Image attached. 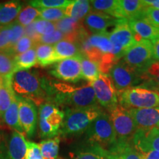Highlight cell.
Returning a JSON list of instances; mask_svg holds the SVG:
<instances>
[{
  "label": "cell",
  "mask_w": 159,
  "mask_h": 159,
  "mask_svg": "<svg viewBox=\"0 0 159 159\" xmlns=\"http://www.w3.org/2000/svg\"><path fill=\"white\" fill-rule=\"evenodd\" d=\"M130 114L137 129L148 130L159 126V108L132 109Z\"/></svg>",
  "instance_id": "cell-17"
},
{
  "label": "cell",
  "mask_w": 159,
  "mask_h": 159,
  "mask_svg": "<svg viewBox=\"0 0 159 159\" xmlns=\"http://www.w3.org/2000/svg\"><path fill=\"white\" fill-rule=\"evenodd\" d=\"M39 18L55 23L65 16L64 8H48L39 10Z\"/></svg>",
  "instance_id": "cell-39"
},
{
  "label": "cell",
  "mask_w": 159,
  "mask_h": 159,
  "mask_svg": "<svg viewBox=\"0 0 159 159\" xmlns=\"http://www.w3.org/2000/svg\"><path fill=\"white\" fill-rule=\"evenodd\" d=\"M14 72V56L6 52H0V77L11 78Z\"/></svg>",
  "instance_id": "cell-34"
},
{
  "label": "cell",
  "mask_w": 159,
  "mask_h": 159,
  "mask_svg": "<svg viewBox=\"0 0 159 159\" xmlns=\"http://www.w3.org/2000/svg\"><path fill=\"white\" fill-rule=\"evenodd\" d=\"M55 27L56 30L65 35L66 40L75 43L77 42L80 34L85 28L83 21L71 17H64L57 21Z\"/></svg>",
  "instance_id": "cell-19"
},
{
  "label": "cell",
  "mask_w": 159,
  "mask_h": 159,
  "mask_svg": "<svg viewBox=\"0 0 159 159\" xmlns=\"http://www.w3.org/2000/svg\"><path fill=\"white\" fill-rule=\"evenodd\" d=\"M152 45L149 40H142L133 45L123 57V61L140 73L153 61Z\"/></svg>",
  "instance_id": "cell-10"
},
{
  "label": "cell",
  "mask_w": 159,
  "mask_h": 159,
  "mask_svg": "<svg viewBox=\"0 0 159 159\" xmlns=\"http://www.w3.org/2000/svg\"><path fill=\"white\" fill-rule=\"evenodd\" d=\"M89 83L94 89L99 105L108 111L118 105V93L108 75L100 74L96 80Z\"/></svg>",
  "instance_id": "cell-11"
},
{
  "label": "cell",
  "mask_w": 159,
  "mask_h": 159,
  "mask_svg": "<svg viewBox=\"0 0 159 159\" xmlns=\"http://www.w3.org/2000/svg\"><path fill=\"white\" fill-rule=\"evenodd\" d=\"M12 90L18 97L29 99L35 103L47 102V94L42 86V78L34 71H18L11 78Z\"/></svg>",
  "instance_id": "cell-2"
},
{
  "label": "cell",
  "mask_w": 159,
  "mask_h": 159,
  "mask_svg": "<svg viewBox=\"0 0 159 159\" xmlns=\"http://www.w3.org/2000/svg\"><path fill=\"white\" fill-rule=\"evenodd\" d=\"M11 78H2L0 81V118H2L9 108L14 95L11 85Z\"/></svg>",
  "instance_id": "cell-29"
},
{
  "label": "cell",
  "mask_w": 159,
  "mask_h": 159,
  "mask_svg": "<svg viewBox=\"0 0 159 159\" xmlns=\"http://www.w3.org/2000/svg\"><path fill=\"white\" fill-rule=\"evenodd\" d=\"M144 2L147 6H150L159 10V0H145Z\"/></svg>",
  "instance_id": "cell-47"
},
{
  "label": "cell",
  "mask_w": 159,
  "mask_h": 159,
  "mask_svg": "<svg viewBox=\"0 0 159 159\" xmlns=\"http://www.w3.org/2000/svg\"><path fill=\"white\" fill-rule=\"evenodd\" d=\"M81 72L83 78L89 83L96 80L101 74L98 64L83 55L81 56Z\"/></svg>",
  "instance_id": "cell-32"
},
{
  "label": "cell",
  "mask_w": 159,
  "mask_h": 159,
  "mask_svg": "<svg viewBox=\"0 0 159 159\" xmlns=\"http://www.w3.org/2000/svg\"><path fill=\"white\" fill-rule=\"evenodd\" d=\"M27 141L23 134L13 131L5 144L1 143V159H26Z\"/></svg>",
  "instance_id": "cell-14"
},
{
  "label": "cell",
  "mask_w": 159,
  "mask_h": 159,
  "mask_svg": "<svg viewBox=\"0 0 159 159\" xmlns=\"http://www.w3.org/2000/svg\"><path fill=\"white\" fill-rule=\"evenodd\" d=\"M109 111L111 122L116 133L117 141L120 142L132 143L133 137L137 128L131 117L130 111L118 104Z\"/></svg>",
  "instance_id": "cell-7"
},
{
  "label": "cell",
  "mask_w": 159,
  "mask_h": 159,
  "mask_svg": "<svg viewBox=\"0 0 159 159\" xmlns=\"http://www.w3.org/2000/svg\"><path fill=\"white\" fill-rule=\"evenodd\" d=\"M72 1L69 0H33L29 1V5L38 10L48 8H65Z\"/></svg>",
  "instance_id": "cell-37"
},
{
  "label": "cell",
  "mask_w": 159,
  "mask_h": 159,
  "mask_svg": "<svg viewBox=\"0 0 159 159\" xmlns=\"http://www.w3.org/2000/svg\"><path fill=\"white\" fill-rule=\"evenodd\" d=\"M60 138L58 136L55 138L44 139L39 143L41 154L44 159H55L58 156Z\"/></svg>",
  "instance_id": "cell-33"
},
{
  "label": "cell",
  "mask_w": 159,
  "mask_h": 159,
  "mask_svg": "<svg viewBox=\"0 0 159 159\" xmlns=\"http://www.w3.org/2000/svg\"><path fill=\"white\" fill-rule=\"evenodd\" d=\"M132 144L140 155L152 150L159 152V128L137 129L133 137Z\"/></svg>",
  "instance_id": "cell-15"
},
{
  "label": "cell",
  "mask_w": 159,
  "mask_h": 159,
  "mask_svg": "<svg viewBox=\"0 0 159 159\" xmlns=\"http://www.w3.org/2000/svg\"><path fill=\"white\" fill-rule=\"evenodd\" d=\"M90 1L87 0H75L65 7V16L75 18L79 21L83 20L91 11Z\"/></svg>",
  "instance_id": "cell-26"
},
{
  "label": "cell",
  "mask_w": 159,
  "mask_h": 159,
  "mask_svg": "<svg viewBox=\"0 0 159 159\" xmlns=\"http://www.w3.org/2000/svg\"><path fill=\"white\" fill-rule=\"evenodd\" d=\"M2 80V77H0V81H1V80Z\"/></svg>",
  "instance_id": "cell-50"
},
{
  "label": "cell",
  "mask_w": 159,
  "mask_h": 159,
  "mask_svg": "<svg viewBox=\"0 0 159 159\" xmlns=\"http://www.w3.org/2000/svg\"><path fill=\"white\" fill-rule=\"evenodd\" d=\"M113 85L119 94L123 91L142 84L140 75L132 69L124 61H119L113 66L108 73Z\"/></svg>",
  "instance_id": "cell-9"
},
{
  "label": "cell",
  "mask_w": 159,
  "mask_h": 159,
  "mask_svg": "<svg viewBox=\"0 0 159 159\" xmlns=\"http://www.w3.org/2000/svg\"><path fill=\"white\" fill-rule=\"evenodd\" d=\"M136 42L142 40H153L159 37V29L151 25L146 20L136 19L128 20Z\"/></svg>",
  "instance_id": "cell-18"
},
{
  "label": "cell",
  "mask_w": 159,
  "mask_h": 159,
  "mask_svg": "<svg viewBox=\"0 0 159 159\" xmlns=\"http://www.w3.org/2000/svg\"><path fill=\"white\" fill-rule=\"evenodd\" d=\"M20 124L29 138L34 136L38 122V111L34 102L17 96Z\"/></svg>",
  "instance_id": "cell-13"
},
{
  "label": "cell",
  "mask_w": 159,
  "mask_h": 159,
  "mask_svg": "<svg viewBox=\"0 0 159 159\" xmlns=\"http://www.w3.org/2000/svg\"><path fill=\"white\" fill-rule=\"evenodd\" d=\"M39 19V11L30 5L23 7L19 12L16 20V22L24 27L33 23L35 20Z\"/></svg>",
  "instance_id": "cell-35"
},
{
  "label": "cell",
  "mask_w": 159,
  "mask_h": 159,
  "mask_svg": "<svg viewBox=\"0 0 159 159\" xmlns=\"http://www.w3.org/2000/svg\"><path fill=\"white\" fill-rule=\"evenodd\" d=\"M109 39L113 46L112 54L116 61H120L127 51L136 43L126 19L119 20L114 30L109 33Z\"/></svg>",
  "instance_id": "cell-8"
},
{
  "label": "cell",
  "mask_w": 159,
  "mask_h": 159,
  "mask_svg": "<svg viewBox=\"0 0 159 159\" xmlns=\"http://www.w3.org/2000/svg\"><path fill=\"white\" fill-rule=\"evenodd\" d=\"M35 31L40 35H45L50 34L56 30L55 23L48 21L42 19H38L33 22Z\"/></svg>",
  "instance_id": "cell-40"
},
{
  "label": "cell",
  "mask_w": 159,
  "mask_h": 159,
  "mask_svg": "<svg viewBox=\"0 0 159 159\" xmlns=\"http://www.w3.org/2000/svg\"><path fill=\"white\" fill-rule=\"evenodd\" d=\"M42 86L47 94V102L57 107L62 106L65 109H84L99 106L94 89L89 83L76 87L42 78Z\"/></svg>",
  "instance_id": "cell-1"
},
{
  "label": "cell",
  "mask_w": 159,
  "mask_h": 159,
  "mask_svg": "<svg viewBox=\"0 0 159 159\" xmlns=\"http://www.w3.org/2000/svg\"><path fill=\"white\" fill-rule=\"evenodd\" d=\"M142 86L159 93V62L153 60L140 73Z\"/></svg>",
  "instance_id": "cell-23"
},
{
  "label": "cell",
  "mask_w": 159,
  "mask_h": 159,
  "mask_svg": "<svg viewBox=\"0 0 159 159\" xmlns=\"http://www.w3.org/2000/svg\"><path fill=\"white\" fill-rule=\"evenodd\" d=\"M158 108H159V105H158Z\"/></svg>",
  "instance_id": "cell-51"
},
{
  "label": "cell",
  "mask_w": 159,
  "mask_h": 159,
  "mask_svg": "<svg viewBox=\"0 0 159 159\" xmlns=\"http://www.w3.org/2000/svg\"><path fill=\"white\" fill-rule=\"evenodd\" d=\"M0 158H1V140H0Z\"/></svg>",
  "instance_id": "cell-49"
},
{
  "label": "cell",
  "mask_w": 159,
  "mask_h": 159,
  "mask_svg": "<svg viewBox=\"0 0 159 159\" xmlns=\"http://www.w3.org/2000/svg\"><path fill=\"white\" fill-rule=\"evenodd\" d=\"M26 159H44L41 154L39 144L27 141V152Z\"/></svg>",
  "instance_id": "cell-43"
},
{
  "label": "cell",
  "mask_w": 159,
  "mask_h": 159,
  "mask_svg": "<svg viewBox=\"0 0 159 159\" xmlns=\"http://www.w3.org/2000/svg\"><path fill=\"white\" fill-rule=\"evenodd\" d=\"M140 156L142 157V159H159V152L152 150Z\"/></svg>",
  "instance_id": "cell-46"
},
{
  "label": "cell",
  "mask_w": 159,
  "mask_h": 159,
  "mask_svg": "<svg viewBox=\"0 0 159 159\" xmlns=\"http://www.w3.org/2000/svg\"><path fill=\"white\" fill-rule=\"evenodd\" d=\"M119 20L111 16L91 11L85 16L83 23L91 34H102L108 33L107 31L108 28L111 26H116Z\"/></svg>",
  "instance_id": "cell-16"
},
{
  "label": "cell",
  "mask_w": 159,
  "mask_h": 159,
  "mask_svg": "<svg viewBox=\"0 0 159 159\" xmlns=\"http://www.w3.org/2000/svg\"><path fill=\"white\" fill-rule=\"evenodd\" d=\"M108 159H142L132 143H117L108 150Z\"/></svg>",
  "instance_id": "cell-24"
},
{
  "label": "cell",
  "mask_w": 159,
  "mask_h": 159,
  "mask_svg": "<svg viewBox=\"0 0 159 159\" xmlns=\"http://www.w3.org/2000/svg\"><path fill=\"white\" fill-rule=\"evenodd\" d=\"M25 35L26 36L29 37L30 39L34 41L35 43L38 44V43H39V38L41 35L38 34L37 32L35 31L33 23H32L30 25L27 26V27H25Z\"/></svg>",
  "instance_id": "cell-44"
},
{
  "label": "cell",
  "mask_w": 159,
  "mask_h": 159,
  "mask_svg": "<svg viewBox=\"0 0 159 159\" xmlns=\"http://www.w3.org/2000/svg\"><path fill=\"white\" fill-rule=\"evenodd\" d=\"M153 49V58L155 61L159 62V37L150 41Z\"/></svg>",
  "instance_id": "cell-45"
},
{
  "label": "cell",
  "mask_w": 159,
  "mask_h": 159,
  "mask_svg": "<svg viewBox=\"0 0 159 159\" xmlns=\"http://www.w3.org/2000/svg\"><path fill=\"white\" fill-rule=\"evenodd\" d=\"M109 152L101 146L86 142L70 152L71 159H108Z\"/></svg>",
  "instance_id": "cell-20"
},
{
  "label": "cell",
  "mask_w": 159,
  "mask_h": 159,
  "mask_svg": "<svg viewBox=\"0 0 159 159\" xmlns=\"http://www.w3.org/2000/svg\"><path fill=\"white\" fill-rule=\"evenodd\" d=\"M153 27L159 29V10L155 7L147 6L143 11L142 18Z\"/></svg>",
  "instance_id": "cell-41"
},
{
  "label": "cell",
  "mask_w": 159,
  "mask_h": 159,
  "mask_svg": "<svg viewBox=\"0 0 159 159\" xmlns=\"http://www.w3.org/2000/svg\"><path fill=\"white\" fill-rule=\"evenodd\" d=\"M65 39V35L61 33V32L56 30L50 33V34L41 35L39 38V43H43V44L54 46L55 43H58L59 41L64 40Z\"/></svg>",
  "instance_id": "cell-42"
},
{
  "label": "cell",
  "mask_w": 159,
  "mask_h": 159,
  "mask_svg": "<svg viewBox=\"0 0 159 159\" xmlns=\"http://www.w3.org/2000/svg\"><path fill=\"white\" fill-rule=\"evenodd\" d=\"M119 1L117 0H93L90 1L91 11L119 19Z\"/></svg>",
  "instance_id": "cell-28"
},
{
  "label": "cell",
  "mask_w": 159,
  "mask_h": 159,
  "mask_svg": "<svg viewBox=\"0 0 159 159\" xmlns=\"http://www.w3.org/2000/svg\"><path fill=\"white\" fill-rule=\"evenodd\" d=\"M3 119L5 124L8 125L10 128L13 129L14 131L23 134L25 133L22 127L20 124L19 116V102H18L17 96L14 94L12 99V102L9 108L6 111L3 115Z\"/></svg>",
  "instance_id": "cell-27"
},
{
  "label": "cell",
  "mask_w": 159,
  "mask_h": 159,
  "mask_svg": "<svg viewBox=\"0 0 159 159\" xmlns=\"http://www.w3.org/2000/svg\"><path fill=\"white\" fill-rule=\"evenodd\" d=\"M14 46V34L11 25L0 27V52H7Z\"/></svg>",
  "instance_id": "cell-36"
},
{
  "label": "cell",
  "mask_w": 159,
  "mask_h": 159,
  "mask_svg": "<svg viewBox=\"0 0 159 159\" xmlns=\"http://www.w3.org/2000/svg\"><path fill=\"white\" fill-rule=\"evenodd\" d=\"M85 142L109 150L117 143V138L109 114L102 111L85 132Z\"/></svg>",
  "instance_id": "cell-4"
},
{
  "label": "cell",
  "mask_w": 159,
  "mask_h": 159,
  "mask_svg": "<svg viewBox=\"0 0 159 159\" xmlns=\"http://www.w3.org/2000/svg\"><path fill=\"white\" fill-rule=\"evenodd\" d=\"M55 159H66V158H62V157H58L57 156L56 158H55Z\"/></svg>",
  "instance_id": "cell-48"
},
{
  "label": "cell",
  "mask_w": 159,
  "mask_h": 159,
  "mask_svg": "<svg viewBox=\"0 0 159 159\" xmlns=\"http://www.w3.org/2000/svg\"></svg>",
  "instance_id": "cell-53"
},
{
  "label": "cell",
  "mask_w": 159,
  "mask_h": 159,
  "mask_svg": "<svg viewBox=\"0 0 159 159\" xmlns=\"http://www.w3.org/2000/svg\"><path fill=\"white\" fill-rule=\"evenodd\" d=\"M102 111L99 106L84 109L66 108L60 134L63 137L80 136Z\"/></svg>",
  "instance_id": "cell-3"
},
{
  "label": "cell",
  "mask_w": 159,
  "mask_h": 159,
  "mask_svg": "<svg viewBox=\"0 0 159 159\" xmlns=\"http://www.w3.org/2000/svg\"><path fill=\"white\" fill-rule=\"evenodd\" d=\"M158 128H159V126H158Z\"/></svg>",
  "instance_id": "cell-52"
},
{
  "label": "cell",
  "mask_w": 159,
  "mask_h": 159,
  "mask_svg": "<svg viewBox=\"0 0 159 159\" xmlns=\"http://www.w3.org/2000/svg\"><path fill=\"white\" fill-rule=\"evenodd\" d=\"M37 63L41 66H47L57 62L53 46L38 43L35 46Z\"/></svg>",
  "instance_id": "cell-30"
},
{
  "label": "cell",
  "mask_w": 159,
  "mask_h": 159,
  "mask_svg": "<svg viewBox=\"0 0 159 159\" xmlns=\"http://www.w3.org/2000/svg\"><path fill=\"white\" fill-rule=\"evenodd\" d=\"M37 44L35 43L33 40H31L29 37L23 36L21 39L18 41V42L16 43L14 47L12 48L11 50L7 52L11 54L13 56H17V55L22 54V53L26 52L27 51L35 47Z\"/></svg>",
  "instance_id": "cell-38"
},
{
  "label": "cell",
  "mask_w": 159,
  "mask_h": 159,
  "mask_svg": "<svg viewBox=\"0 0 159 159\" xmlns=\"http://www.w3.org/2000/svg\"><path fill=\"white\" fill-rule=\"evenodd\" d=\"M119 7V19L130 20L141 19L147 5L140 0H121Z\"/></svg>",
  "instance_id": "cell-21"
},
{
  "label": "cell",
  "mask_w": 159,
  "mask_h": 159,
  "mask_svg": "<svg viewBox=\"0 0 159 159\" xmlns=\"http://www.w3.org/2000/svg\"><path fill=\"white\" fill-rule=\"evenodd\" d=\"M23 5L21 2L16 0L0 3V27H6L14 23Z\"/></svg>",
  "instance_id": "cell-22"
},
{
  "label": "cell",
  "mask_w": 159,
  "mask_h": 159,
  "mask_svg": "<svg viewBox=\"0 0 159 159\" xmlns=\"http://www.w3.org/2000/svg\"><path fill=\"white\" fill-rule=\"evenodd\" d=\"M64 112L56 105L45 102L39 108V130L41 138L49 139L60 134Z\"/></svg>",
  "instance_id": "cell-6"
},
{
  "label": "cell",
  "mask_w": 159,
  "mask_h": 159,
  "mask_svg": "<svg viewBox=\"0 0 159 159\" xmlns=\"http://www.w3.org/2000/svg\"><path fill=\"white\" fill-rule=\"evenodd\" d=\"M119 105L132 109L156 108L159 105V93L143 87H133L119 94Z\"/></svg>",
  "instance_id": "cell-5"
},
{
  "label": "cell",
  "mask_w": 159,
  "mask_h": 159,
  "mask_svg": "<svg viewBox=\"0 0 159 159\" xmlns=\"http://www.w3.org/2000/svg\"><path fill=\"white\" fill-rule=\"evenodd\" d=\"M57 62L62 60L82 55L80 49L76 43L68 40H62L53 46Z\"/></svg>",
  "instance_id": "cell-25"
},
{
  "label": "cell",
  "mask_w": 159,
  "mask_h": 159,
  "mask_svg": "<svg viewBox=\"0 0 159 159\" xmlns=\"http://www.w3.org/2000/svg\"><path fill=\"white\" fill-rule=\"evenodd\" d=\"M81 56L71 57L54 63L49 73L55 78L66 82L77 83L83 78L81 72Z\"/></svg>",
  "instance_id": "cell-12"
},
{
  "label": "cell",
  "mask_w": 159,
  "mask_h": 159,
  "mask_svg": "<svg viewBox=\"0 0 159 159\" xmlns=\"http://www.w3.org/2000/svg\"><path fill=\"white\" fill-rule=\"evenodd\" d=\"M37 64L35 47L25 53L14 57L15 72L18 71L28 70Z\"/></svg>",
  "instance_id": "cell-31"
}]
</instances>
